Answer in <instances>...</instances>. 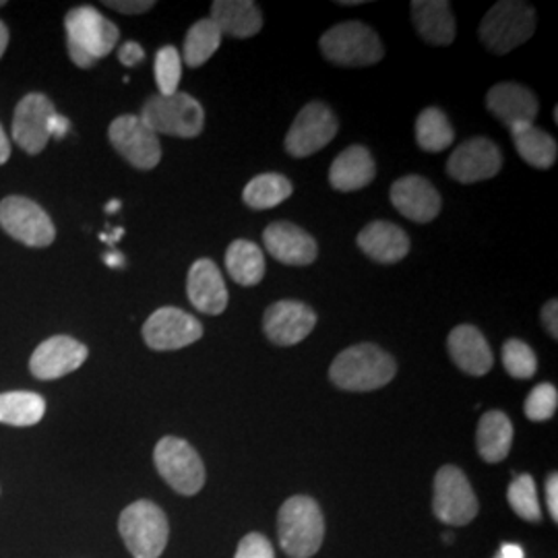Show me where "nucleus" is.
<instances>
[{
  "instance_id": "obj_1",
  "label": "nucleus",
  "mask_w": 558,
  "mask_h": 558,
  "mask_svg": "<svg viewBox=\"0 0 558 558\" xmlns=\"http://www.w3.org/2000/svg\"><path fill=\"white\" fill-rule=\"evenodd\" d=\"M398 364L375 343H359L343 350L329 368L331 383L343 391H375L391 383Z\"/></svg>"
},
{
  "instance_id": "obj_2",
  "label": "nucleus",
  "mask_w": 558,
  "mask_h": 558,
  "mask_svg": "<svg viewBox=\"0 0 558 558\" xmlns=\"http://www.w3.org/2000/svg\"><path fill=\"white\" fill-rule=\"evenodd\" d=\"M64 29L69 57L81 69H89L108 57L120 38L119 27L94 7L71 9L64 17Z\"/></svg>"
},
{
  "instance_id": "obj_3",
  "label": "nucleus",
  "mask_w": 558,
  "mask_h": 558,
  "mask_svg": "<svg viewBox=\"0 0 558 558\" xmlns=\"http://www.w3.org/2000/svg\"><path fill=\"white\" fill-rule=\"evenodd\" d=\"M278 534L279 546L288 557H315L325 538L319 502L302 495L286 500L279 509Z\"/></svg>"
},
{
  "instance_id": "obj_4",
  "label": "nucleus",
  "mask_w": 558,
  "mask_h": 558,
  "mask_svg": "<svg viewBox=\"0 0 558 558\" xmlns=\"http://www.w3.org/2000/svg\"><path fill=\"white\" fill-rule=\"evenodd\" d=\"M478 32L490 52L507 54L534 36L536 11L521 0H500L480 21Z\"/></svg>"
},
{
  "instance_id": "obj_5",
  "label": "nucleus",
  "mask_w": 558,
  "mask_h": 558,
  "mask_svg": "<svg viewBox=\"0 0 558 558\" xmlns=\"http://www.w3.org/2000/svg\"><path fill=\"white\" fill-rule=\"evenodd\" d=\"M141 120L156 133L180 140H195L205 126V110L193 96L177 92L172 96H151L141 110Z\"/></svg>"
},
{
  "instance_id": "obj_6",
  "label": "nucleus",
  "mask_w": 558,
  "mask_h": 558,
  "mask_svg": "<svg viewBox=\"0 0 558 558\" xmlns=\"http://www.w3.org/2000/svg\"><path fill=\"white\" fill-rule=\"evenodd\" d=\"M319 46L325 59L339 66H371L385 54L379 34L362 21L333 25L323 34Z\"/></svg>"
},
{
  "instance_id": "obj_7",
  "label": "nucleus",
  "mask_w": 558,
  "mask_h": 558,
  "mask_svg": "<svg viewBox=\"0 0 558 558\" xmlns=\"http://www.w3.org/2000/svg\"><path fill=\"white\" fill-rule=\"evenodd\" d=\"M119 532L133 558H160L170 527L156 502L137 500L120 513Z\"/></svg>"
},
{
  "instance_id": "obj_8",
  "label": "nucleus",
  "mask_w": 558,
  "mask_h": 558,
  "mask_svg": "<svg viewBox=\"0 0 558 558\" xmlns=\"http://www.w3.org/2000/svg\"><path fill=\"white\" fill-rule=\"evenodd\" d=\"M154 461L166 480L179 495L193 497L205 484V465L191 442L179 437H163L154 451Z\"/></svg>"
},
{
  "instance_id": "obj_9",
  "label": "nucleus",
  "mask_w": 558,
  "mask_h": 558,
  "mask_svg": "<svg viewBox=\"0 0 558 558\" xmlns=\"http://www.w3.org/2000/svg\"><path fill=\"white\" fill-rule=\"evenodd\" d=\"M338 131L333 110L323 101H311L300 110L294 124L290 126L283 147L292 158H308L336 140Z\"/></svg>"
},
{
  "instance_id": "obj_10",
  "label": "nucleus",
  "mask_w": 558,
  "mask_h": 558,
  "mask_svg": "<svg viewBox=\"0 0 558 558\" xmlns=\"http://www.w3.org/2000/svg\"><path fill=\"white\" fill-rule=\"evenodd\" d=\"M435 515L447 525H468L478 515V499L456 465H442L435 476Z\"/></svg>"
},
{
  "instance_id": "obj_11",
  "label": "nucleus",
  "mask_w": 558,
  "mask_h": 558,
  "mask_svg": "<svg viewBox=\"0 0 558 558\" xmlns=\"http://www.w3.org/2000/svg\"><path fill=\"white\" fill-rule=\"evenodd\" d=\"M0 226L11 239L27 246H50L57 239L54 223L38 203L25 197H7L0 203Z\"/></svg>"
},
{
  "instance_id": "obj_12",
  "label": "nucleus",
  "mask_w": 558,
  "mask_h": 558,
  "mask_svg": "<svg viewBox=\"0 0 558 558\" xmlns=\"http://www.w3.org/2000/svg\"><path fill=\"white\" fill-rule=\"evenodd\" d=\"M110 143L124 160L140 170H154L161 160L158 135L135 114H124L110 124Z\"/></svg>"
},
{
  "instance_id": "obj_13",
  "label": "nucleus",
  "mask_w": 558,
  "mask_h": 558,
  "mask_svg": "<svg viewBox=\"0 0 558 558\" xmlns=\"http://www.w3.org/2000/svg\"><path fill=\"white\" fill-rule=\"evenodd\" d=\"M203 338V325L193 315L163 306L158 308L143 325V339L151 350L172 352L186 348Z\"/></svg>"
},
{
  "instance_id": "obj_14",
  "label": "nucleus",
  "mask_w": 558,
  "mask_h": 558,
  "mask_svg": "<svg viewBox=\"0 0 558 558\" xmlns=\"http://www.w3.org/2000/svg\"><path fill=\"white\" fill-rule=\"evenodd\" d=\"M502 168V154L495 141L486 137L461 143L447 161V174L461 184L495 179Z\"/></svg>"
},
{
  "instance_id": "obj_15",
  "label": "nucleus",
  "mask_w": 558,
  "mask_h": 558,
  "mask_svg": "<svg viewBox=\"0 0 558 558\" xmlns=\"http://www.w3.org/2000/svg\"><path fill=\"white\" fill-rule=\"evenodd\" d=\"M315 325V311L299 300L274 302L263 317L265 336L276 345H296L313 333Z\"/></svg>"
},
{
  "instance_id": "obj_16",
  "label": "nucleus",
  "mask_w": 558,
  "mask_h": 558,
  "mask_svg": "<svg viewBox=\"0 0 558 558\" xmlns=\"http://www.w3.org/2000/svg\"><path fill=\"white\" fill-rule=\"evenodd\" d=\"M57 114L52 101L44 94H27L15 108L13 140L29 156L40 154L50 141V120Z\"/></svg>"
},
{
  "instance_id": "obj_17",
  "label": "nucleus",
  "mask_w": 558,
  "mask_h": 558,
  "mask_svg": "<svg viewBox=\"0 0 558 558\" xmlns=\"http://www.w3.org/2000/svg\"><path fill=\"white\" fill-rule=\"evenodd\" d=\"M87 360V348L69 336H54L41 341L32 354L29 371L36 379L54 380L71 375Z\"/></svg>"
},
{
  "instance_id": "obj_18",
  "label": "nucleus",
  "mask_w": 558,
  "mask_h": 558,
  "mask_svg": "<svg viewBox=\"0 0 558 558\" xmlns=\"http://www.w3.org/2000/svg\"><path fill=\"white\" fill-rule=\"evenodd\" d=\"M263 242L267 253L286 265H311L319 255L317 240L290 221L269 223L263 232Z\"/></svg>"
},
{
  "instance_id": "obj_19",
  "label": "nucleus",
  "mask_w": 558,
  "mask_h": 558,
  "mask_svg": "<svg viewBox=\"0 0 558 558\" xmlns=\"http://www.w3.org/2000/svg\"><path fill=\"white\" fill-rule=\"evenodd\" d=\"M391 203L399 214L416 223H428L440 214L442 201L430 180L403 177L391 186Z\"/></svg>"
},
{
  "instance_id": "obj_20",
  "label": "nucleus",
  "mask_w": 558,
  "mask_h": 558,
  "mask_svg": "<svg viewBox=\"0 0 558 558\" xmlns=\"http://www.w3.org/2000/svg\"><path fill=\"white\" fill-rule=\"evenodd\" d=\"M486 106L509 129L534 124V120L538 119V98L534 96V92L519 83L495 85L486 96Z\"/></svg>"
},
{
  "instance_id": "obj_21",
  "label": "nucleus",
  "mask_w": 558,
  "mask_h": 558,
  "mask_svg": "<svg viewBox=\"0 0 558 558\" xmlns=\"http://www.w3.org/2000/svg\"><path fill=\"white\" fill-rule=\"evenodd\" d=\"M447 348H449V354L456 362V366L465 375L484 377L490 373V368L495 364V356H493L488 341L474 325L456 327L447 338Z\"/></svg>"
},
{
  "instance_id": "obj_22",
  "label": "nucleus",
  "mask_w": 558,
  "mask_h": 558,
  "mask_svg": "<svg viewBox=\"0 0 558 558\" xmlns=\"http://www.w3.org/2000/svg\"><path fill=\"white\" fill-rule=\"evenodd\" d=\"M186 294L191 304L205 315H221L226 311L228 288L214 260L199 259L193 263L186 279Z\"/></svg>"
},
{
  "instance_id": "obj_23",
  "label": "nucleus",
  "mask_w": 558,
  "mask_h": 558,
  "mask_svg": "<svg viewBox=\"0 0 558 558\" xmlns=\"http://www.w3.org/2000/svg\"><path fill=\"white\" fill-rule=\"evenodd\" d=\"M359 246L368 259L393 265L408 257L410 236L391 221H373L360 232Z\"/></svg>"
},
{
  "instance_id": "obj_24",
  "label": "nucleus",
  "mask_w": 558,
  "mask_h": 558,
  "mask_svg": "<svg viewBox=\"0 0 558 558\" xmlns=\"http://www.w3.org/2000/svg\"><path fill=\"white\" fill-rule=\"evenodd\" d=\"M412 20L422 40L430 46H449L456 40V17L447 0H414Z\"/></svg>"
},
{
  "instance_id": "obj_25",
  "label": "nucleus",
  "mask_w": 558,
  "mask_h": 558,
  "mask_svg": "<svg viewBox=\"0 0 558 558\" xmlns=\"http://www.w3.org/2000/svg\"><path fill=\"white\" fill-rule=\"evenodd\" d=\"M377 177V166L371 151L362 145H352L343 149L331 163L329 182L336 191L352 193L368 186Z\"/></svg>"
},
{
  "instance_id": "obj_26",
  "label": "nucleus",
  "mask_w": 558,
  "mask_h": 558,
  "mask_svg": "<svg viewBox=\"0 0 558 558\" xmlns=\"http://www.w3.org/2000/svg\"><path fill=\"white\" fill-rule=\"evenodd\" d=\"M218 29L232 38H253L263 27V15L253 0H216L211 4V17Z\"/></svg>"
},
{
  "instance_id": "obj_27",
  "label": "nucleus",
  "mask_w": 558,
  "mask_h": 558,
  "mask_svg": "<svg viewBox=\"0 0 558 558\" xmlns=\"http://www.w3.org/2000/svg\"><path fill=\"white\" fill-rule=\"evenodd\" d=\"M480 458L486 463H499L509 456L513 445V424L505 412L490 410L480 418L476 433Z\"/></svg>"
},
{
  "instance_id": "obj_28",
  "label": "nucleus",
  "mask_w": 558,
  "mask_h": 558,
  "mask_svg": "<svg viewBox=\"0 0 558 558\" xmlns=\"http://www.w3.org/2000/svg\"><path fill=\"white\" fill-rule=\"evenodd\" d=\"M513 143L521 160L538 170H548L557 161L558 145L555 137H550L546 131L538 129L536 124H521L511 129Z\"/></svg>"
},
{
  "instance_id": "obj_29",
  "label": "nucleus",
  "mask_w": 558,
  "mask_h": 558,
  "mask_svg": "<svg viewBox=\"0 0 558 558\" xmlns=\"http://www.w3.org/2000/svg\"><path fill=\"white\" fill-rule=\"evenodd\" d=\"M226 269L239 286L253 288L265 276L263 251L251 240H234L226 251Z\"/></svg>"
},
{
  "instance_id": "obj_30",
  "label": "nucleus",
  "mask_w": 558,
  "mask_h": 558,
  "mask_svg": "<svg viewBox=\"0 0 558 558\" xmlns=\"http://www.w3.org/2000/svg\"><path fill=\"white\" fill-rule=\"evenodd\" d=\"M46 414V399L32 391L0 393V424L34 426Z\"/></svg>"
},
{
  "instance_id": "obj_31",
  "label": "nucleus",
  "mask_w": 558,
  "mask_h": 558,
  "mask_svg": "<svg viewBox=\"0 0 558 558\" xmlns=\"http://www.w3.org/2000/svg\"><path fill=\"white\" fill-rule=\"evenodd\" d=\"M416 141L428 154H439L456 141V131L440 108H426L416 119Z\"/></svg>"
},
{
  "instance_id": "obj_32",
  "label": "nucleus",
  "mask_w": 558,
  "mask_h": 558,
  "mask_svg": "<svg viewBox=\"0 0 558 558\" xmlns=\"http://www.w3.org/2000/svg\"><path fill=\"white\" fill-rule=\"evenodd\" d=\"M292 195V182L286 179L283 174H259L257 179L251 180L244 191H242V201L251 209H271L278 207L283 201L290 199Z\"/></svg>"
},
{
  "instance_id": "obj_33",
  "label": "nucleus",
  "mask_w": 558,
  "mask_h": 558,
  "mask_svg": "<svg viewBox=\"0 0 558 558\" xmlns=\"http://www.w3.org/2000/svg\"><path fill=\"white\" fill-rule=\"evenodd\" d=\"M221 32L214 21L201 20L189 29L184 38V62L191 69L203 66L220 48Z\"/></svg>"
},
{
  "instance_id": "obj_34",
  "label": "nucleus",
  "mask_w": 558,
  "mask_h": 558,
  "mask_svg": "<svg viewBox=\"0 0 558 558\" xmlns=\"http://www.w3.org/2000/svg\"><path fill=\"white\" fill-rule=\"evenodd\" d=\"M507 499L519 518L532 521V523H538L542 519L536 482L530 474H521L518 478H513L509 490H507Z\"/></svg>"
},
{
  "instance_id": "obj_35",
  "label": "nucleus",
  "mask_w": 558,
  "mask_h": 558,
  "mask_svg": "<svg viewBox=\"0 0 558 558\" xmlns=\"http://www.w3.org/2000/svg\"><path fill=\"white\" fill-rule=\"evenodd\" d=\"M502 364H505V371L513 379H532L538 371V359H536L534 350L521 339L505 341Z\"/></svg>"
},
{
  "instance_id": "obj_36",
  "label": "nucleus",
  "mask_w": 558,
  "mask_h": 558,
  "mask_svg": "<svg viewBox=\"0 0 558 558\" xmlns=\"http://www.w3.org/2000/svg\"><path fill=\"white\" fill-rule=\"evenodd\" d=\"M182 77V57L174 46H163L156 54V83L160 96H172L179 92Z\"/></svg>"
},
{
  "instance_id": "obj_37",
  "label": "nucleus",
  "mask_w": 558,
  "mask_h": 558,
  "mask_svg": "<svg viewBox=\"0 0 558 558\" xmlns=\"http://www.w3.org/2000/svg\"><path fill=\"white\" fill-rule=\"evenodd\" d=\"M558 391L550 383H539L525 399L523 412L532 422H546L557 414Z\"/></svg>"
},
{
  "instance_id": "obj_38",
  "label": "nucleus",
  "mask_w": 558,
  "mask_h": 558,
  "mask_svg": "<svg viewBox=\"0 0 558 558\" xmlns=\"http://www.w3.org/2000/svg\"><path fill=\"white\" fill-rule=\"evenodd\" d=\"M234 558H276V555H274L271 542L265 538L263 534L253 532V534L240 539L239 550H236V557Z\"/></svg>"
},
{
  "instance_id": "obj_39",
  "label": "nucleus",
  "mask_w": 558,
  "mask_h": 558,
  "mask_svg": "<svg viewBox=\"0 0 558 558\" xmlns=\"http://www.w3.org/2000/svg\"><path fill=\"white\" fill-rule=\"evenodd\" d=\"M156 2L151 0H133V2H126V0H108L106 7L124 13V15H140V13H147L149 9H154Z\"/></svg>"
},
{
  "instance_id": "obj_40",
  "label": "nucleus",
  "mask_w": 558,
  "mask_h": 558,
  "mask_svg": "<svg viewBox=\"0 0 558 558\" xmlns=\"http://www.w3.org/2000/svg\"><path fill=\"white\" fill-rule=\"evenodd\" d=\"M119 59L124 66H137L145 59V50L137 41H126L120 46Z\"/></svg>"
},
{
  "instance_id": "obj_41",
  "label": "nucleus",
  "mask_w": 558,
  "mask_h": 558,
  "mask_svg": "<svg viewBox=\"0 0 558 558\" xmlns=\"http://www.w3.org/2000/svg\"><path fill=\"white\" fill-rule=\"evenodd\" d=\"M558 302L557 299L548 300L542 308V323H544V329L553 336L558 338Z\"/></svg>"
},
{
  "instance_id": "obj_42",
  "label": "nucleus",
  "mask_w": 558,
  "mask_h": 558,
  "mask_svg": "<svg viewBox=\"0 0 558 558\" xmlns=\"http://www.w3.org/2000/svg\"><path fill=\"white\" fill-rule=\"evenodd\" d=\"M546 500H548V509H550V518L558 521V476L550 474L546 480Z\"/></svg>"
},
{
  "instance_id": "obj_43",
  "label": "nucleus",
  "mask_w": 558,
  "mask_h": 558,
  "mask_svg": "<svg viewBox=\"0 0 558 558\" xmlns=\"http://www.w3.org/2000/svg\"><path fill=\"white\" fill-rule=\"evenodd\" d=\"M66 133H69V120L64 119V117H60L59 112H57V114L52 117V120H50V135L62 140Z\"/></svg>"
},
{
  "instance_id": "obj_44",
  "label": "nucleus",
  "mask_w": 558,
  "mask_h": 558,
  "mask_svg": "<svg viewBox=\"0 0 558 558\" xmlns=\"http://www.w3.org/2000/svg\"><path fill=\"white\" fill-rule=\"evenodd\" d=\"M497 558H525V553L519 544H502Z\"/></svg>"
},
{
  "instance_id": "obj_45",
  "label": "nucleus",
  "mask_w": 558,
  "mask_h": 558,
  "mask_svg": "<svg viewBox=\"0 0 558 558\" xmlns=\"http://www.w3.org/2000/svg\"><path fill=\"white\" fill-rule=\"evenodd\" d=\"M11 158V143L7 140V133L2 131V126H0V166L2 163H7Z\"/></svg>"
},
{
  "instance_id": "obj_46",
  "label": "nucleus",
  "mask_w": 558,
  "mask_h": 558,
  "mask_svg": "<svg viewBox=\"0 0 558 558\" xmlns=\"http://www.w3.org/2000/svg\"><path fill=\"white\" fill-rule=\"evenodd\" d=\"M7 46H9V29H7V25L0 21V59H2L4 50H7Z\"/></svg>"
},
{
  "instance_id": "obj_47",
  "label": "nucleus",
  "mask_w": 558,
  "mask_h": 558,
  "mask_svg": "<svg viewBox=\"0 0 558 558\" xmlns=\"http://www.w3.org/2000/svg\"><path fill=\"white\" fill-rule=\"evenodd\" d=\"M104 263H106L108 267H122V265H124V257L119 255V253H110V255L104 257Z\"/></svg>"
},
{
  "instance_id": "obj_48",
  "label": "nucleus",
  "mask_w": 558,
  "mask_h": 558,
  "mask_svg": "<svg viewBox=\"0 0 558 558\" xmlns=\"http://www.w3.org/2000/svg\"><path fill=\"white\" fill-rule=\"evenodd\" d=\"M120 209V201H110V203H108V207H106V211H108V214H114V211H119Z\"/></svg>"
},
{
  "instance_id": "obj_49",
  "label": "nucleus",
  "mask_w": 558,
  "mask_h": 558,
  "mask_svg": "<svg viewBox=\"0 0 558 558\" xmlns=\"http://www.w3.org/2000/svg\"><path fill=\"white\" fill-rule=\"evenodd\" d=\"M0 7H4V0H0Z\"/></svg>"
}]
</instances>
